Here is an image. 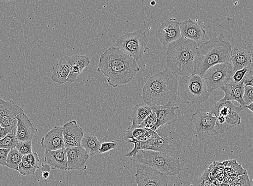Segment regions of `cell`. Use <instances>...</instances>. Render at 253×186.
<instances>
[{
  "label": "cell",
  "mask_w": 253,
  "mask_h": 186,
  "mask_svg": "<svg viewBox=\"0 0 253 186\" xmlns=\"http://www.w3.org/2000/svg\"><path fill=\"white\" fill-rule=\"evenodd\" d=\"M98 70L111 86L117 88L130 83L140 69L134 58L112 46L100 55Z\"/></svg>",
  "instance_id": "6da1fadb"
},
{
  "label": "cell",
  "mask_w": 253,
  "mask_h": 186,
  "mask_svg": "<svg viewBox=\"0 0 253 186\" xmlns=\"http://www.w3.org/2000/svg\"><path fill=\"white\" fill-rule=\"evenodd\" d=\"M209 34L210 39L198 48L193 74L203 76L213 66L231 61L232 45L224 40L225 35L221 33L217 37L215 32H211Z\"/></svg>",
  "instance_id": "7a4b0ae2"
},
{
  "label": "cell",
  "mask_w": 253,
  "mask_h": 186,
  "mask_svg": "<svg viewBox=\"0 0 253 186\" xmlns=\"http://www.w3.org/2000/svg\"><path fill=\"white\" fill-rule=\"evenodd\" d=\"M178 88L176 77L167 68L149 78L142 89V99L149 106L165 105L176 100Z\"/></svg>",
  "instance_id": "3957f363"
},
{
  "label": "cell",
  "mask_w": 253,
  "mask_h": 186,
  "mask_svg": "<svg viewBox=\"0 0 253 186\" xmlns=\"http://www.w3.org/2000/svg\"><path fill=\"white\" fill-rule=\"evenodd\" d=\"M198 48L196 42L183 37L172 42L166 52L167 69L182 77L193 75Z\"/></svg>",
  "instance_id": "277c9868"
},
{
  "label": "cell",
  "mask_w": 253,
  "mask_h": 186,
  "mask_svg": "<svg viewBox=\"0 0 253 186\" xmlns=\"http://www.w3.org/2000/svg\"><path fill=\"white\" fill-rule=\"evenodd\" d=\"M131 160L152 167L168 177L178 175L182 168L178 159L151 151H140Z\"/></svg>",
  "instance_id": "5b68a950"
},
{
  "label": "cell",
  "mask_w": 253,
  "mask_h": 186,
  "mask_svg": "<svg viewBox=\"0 0 253 186\" xmlns=\"http://www.w3.org/2000/svg\"><path fill=\"white\" fill-rule=\"evenodd\" d=\"M211 94L203 77L200 75L182 77L178 82V95L189 103H206Z\"/></svg>",
  "instance_id": "8992f818"
},
{
  "label": "cell",
  "mask_w": 253,
  "mask_h": 186,
  "mask_svg": "<svg viewBox=\"0 0 253 186\" xmlns=\"http://www.w3.org/2000/svg\"><path fill=\"white\" fill-rule=\"evenodd\" d=\"M148 43L146 32L140 29L120 35L114 43L113 47L122 50L137 62L148 50Z\"/></svg>",
  "instance_id": "52a82bcc"
},
{
  "label": "cell",
  "mask_w": 253,
  "mask_h": 186,
  "mask_svg": "<svg viewBox=\"0 0 253 186\" xmlns=\"http://www.w3.org/2000/svg\"><path fill=\"white\" fill-rule=\"evenodd\" d=\"M216 118L212 112L204 109L197 110L190 119L189 131L203 141L212 136L218 135L215 131Z\"/></svg>",
  "instance_id": "ba28073f"
},
{
  "label": "cell",
  "mask_w": 253,
  "mask_h": 186,
  "mask_svg": "<svg viewBox=\"0 0 253 186\" xmlns=\"http://www.w3.org/2000/svg\"><path fill=\"white\" fill-rule=\"evenodd\" d=\"M235 71L231 61L215 65L209 68L203 76L209 92L220 89L233 80Z\"/></svg>",
  "instance_id": "9c48e42d"
},
{
  "label": "cell",
  "mask_w": 253,
  "mask_h": 186,
  "mask_svg": "<svg viewBox=\"0 0 253 186\" xmlns=\"http://www.w3.org/2000/svg\"><path fill=\"white\" fill-rule=\"evenodd\" d=\"M135 180L137 186H168L169 177L152 167L136 165Z\"/></svg>",
  "instance_id": "30bf717a"
},
{
  "label": "cell",
  "mask_w": 253,
  "mask_h": 186,
  "mask_svg": "<svg viewBox=\"0 0 253 186\" xmlns=\"http://www.w3.org/2000/svg\"><path fill=\"white\" fill-rule=\"evenodd\" d=\"M156 37L161 44L166 46L181 38L180 23L174 18H170L163 23L156 31Z\"/></svg>",
  "instance_id": "8fae6325"
},
{
  "label": "cell",
  "mask_w": 253,
  "mask_h": 186,
  "mask_svg": "<svg viewBox=\"0 0 253 186\" xmlns=\"http://www.w3.org/2000/svg\"><path fill=\"white\" fill-rule=\"evenodd\" d=\"M22 108L11 101L0 98V126L5 128L17 124L16 118L24 113Z\"/></svg>",
  "instance_id": "7c38bea8"
},
{
  "label": "cell",
  "mask_w": 253,
  "mask_h": 186,
  "mask_svg": "<svg viewBox=\"0 0 253 186\" xmlns=\"http://www.w3.org/2000/svg\"><path fill=\"white\" fill-rule=\"evenodd\" d=\"M153 112L157 116L156 123L152 130L156 131L163 125L170 124L177 121L178 117L175 111L178 109V106L174 104V102H170L163 105L151 106Z\"/></svg>",
  "instance_id": "4fadbf2b"
},
{
  "label": "cell",
  "mask_w": 253,
  "mask_h": 186,
  "mask_svg": "<svg viewBox=\"0 0 253 186\" xmlns=\"http://www.w3.org/2000/svg\"><path fill=\"white\" fill-rule=\"evenodd\" d=\"M65 148L81 146L84 131L76 121H72L62 126Z\"/></svg>",
  "instance_id": "5bb4252c"
},
{
  "label": "cell",
  "mask_w": 253,
  "mask_h": 186,
  "mask_svg": "<svg viewBox=\"0 0 253 186\" xmlns=\"http://www.w3.org/2000/svg\"><path fill=\"white\" fill-rule=\"evenodd\" d=\"M160 137L153 141L152 145L146 151L160 152L170 155L174 151L173 137L171 132L166 128L156 131Z\"/></svg>",
  "instance_id": "9a60e30c"
},
{
  "label": "cell",
  "mask_w": 253,
  "mask_h": 186,
  "mask_svg": "<svg viewBox=\"0 0 253 186\" xmlns=\"http://www.w3.org/2000/svg\"><path fill=\"white\" fill-rule=\"evenodd\" d=\"M16 137L19 142L32 141L38 130L25 113L18 116Z\"/></svg>",
  "instance_id": "2e32d148"
},
{
  "label": "cell",
  "mask_w": 253,
  "mask_h": 186,
  "mask_svg": "<svg viewBox=\"0 0 253 186\" xmlns=\"http://www.w3.org/2000/svg\"><path fill=\"white\" fill-rule=\"evenodd\" d=\"M41 144L42 148L47 151H55L65 148L62 127H53L42 137Z\"/></svg>",
  "instance_id": "e0dca14e"
},
{
  "label": "cell",
  "mask_w": 253,
  "mask_h": 186,
  "mask_svg": "<svg viewBox=\"0 0 253 186\" xmlns=\"http://www.w3.org/2000/svg\"><path fill=\"white\" fill-rule=\"evenodd\" d=\"M245 87L244 80L239 83L232 81L220 88L225 93L224 97L222 99L225 101H236L240 104L243 110H246V105L243 99Z\"/></svg>",
  "instance_id": "ac0fdd59"
},
{
  "label": "cell",
  "mask_w": 253,
  "mask_h": 186,
  "mask_svg": "<svg viewBox=\"0 0 253 186\" xmlns=\"http://www.w3.org/2000/svg\"><path fill=\"white\" fill-rule=\"evenodd\" d=\"M68 157V171L80 169L89 158V155L82 146L66 149Z\"/></svg>",
  "instance_id": "d6986e66"
},
{
  "label": "cell",
  "mask_w": 253,
  "mask_h": 186,
  "mask_svg": "<svg viewBox=\"0 0 253 186\" xmlns=\"http://www.w3.org/2000/svg\"><path fill=\"white\" fill-rule=\"evenodd\" d=\"M181 37L198 43L206 37V31L198 24L189 19L180 23Z\"/></svg>",
  "instance_id": "ffe728a7"
},
{
  "label": "cell",
  "mask_w": 253,
  "mask_h": 186,
  "mask_svg": "<svg viewBox=\"0 0 253 186\" xmlns=\"http://www.w3.org/2000/svg\"><path fill=\"white\" fill-rule=\"evenodd\" d=\"M44 163L49 165L52 170L68 171V157L66 148L55 151H45Z\"/></svg>",
  "instance_id": "44dd1931"
},
{
  "label": "cell",
  "mask_w": 253,
  "mask_h": 186,
  "mask_svg": "<svg viewBox=\"0 0 253 186\" xmlns=\"http://www.w3.org/2000/svg\"><path fill=\"white\" fill-rule=\"evenodd\" d=\"M230 61L235 72L244 68L250 69L252 63V54L243 48L235 47L232 50Z\"/></svg>",
  "instance_id": "7402d4cb"
},
{
  "label": "cell",
  "mask_w": 253,
  "mask_h": 186,
  "mask_svg": "<svg viewBox=\"0 0 253 186\" xmlns=\"http://www.w3.org/2000/svg\"><path fill=\"white\" fill-rule=\"evenodd\" d=\"M70 69V57L66 56L62 58L54 65L51 80L59 85H63L67 82Z\"/></svg>",
  "instance_id": "603a6c76"
},
{
  "label": "cell",
  "mask_w": 253,
  "mask_h": 186,
  "mask_svg": "<svg viewBox=\"0 0 253 186\" xmlns=\"http://www.w3.org/2000/svg\"><path fill=\"white\" fill-rule=\"evenodd\" d=\"M70 57L71 64L70 73L67 82H74L84 69L89 66V59L84 56H73Z\"/></svg>",
  "instance_id": "cb8c5ba5"
},
{
  "label": "cell",
  "mask_w": 253,
  "mask_h": 186,
  "mask_svg": "<svg viewBox=\"0 0 253 186\" xmlns=\"http://www.w3.org/2000/svg\"><path fill=\"white\" fill-rule=\"evenodd\" d=\"M241 123V118L239 114L236 112H232L226 117L216 118L215 131L219 134L225 133Z\"/></svg>",
  "instance_id": "d4e9b609"
},
{
  "label": "cell",
  "mask_w": 253,
  "mask_h": 186,
  "mask_svg": "<svg viewBox=\"0 0 253 186\" xmlns=\"http://www.w3.org/2000/svg\"><path fill=\"white\" fill-rule=\"evenodd\" d=\"M243 111L242 107L235 105L231 101H225L221 99L211 108V112L214 114L216 118L226 117L232 112L239 114Z\"/></svg>",
  "instance_id": "484cf974"
},
{
  "label": "cell",
  "mask_w": 253,
  "mask_h": 186,
  "mask_svg": "<svg viewBox=\"0 0 253 186\" xmlns=\"http://www.w3.org/2000/svg\"><path fill=\"white\" fill-rule=\"evenodd\" d=\"M101 144L94 134L86 133L84 135L81 146L85 149L89 155L94 156L99 154Z\"/></svg>",
  "instance_id": "4316f807"
},
{
  "label": "cell",
  "mask_w": 253,
  "mask_h": 186,
  "mask_svg": "<svg viewBox=\"0 0 253 186\" xmlns=\"http://www.w3.org/2000/svg\"><path fill=\"white\" fill-rule=\"evenodd\" d=\"M152 112L151 106L146 103L137 104L131 113L132 123L140 125Z\"/></svg>",
  "instance_id": "83f0119b"
},
{
  "label": "cell",
  "mask_w": 253,
  "mask_h": 186,
  "mask_svg": "<svg viewBox=\"0 0 253 186\" xmlns=\"http://www.w3.org/2000/svg\"><path fill=\"white\" fill-rule=\"evenodd\" d=\"M225 168L224 173L226 177H238L244 175L247 171L242 165L239 164L237 159L225 161Z\"/></svg>",
  "instance_id": "f1b7e54d"
},
{
  "label": "cell",
  "mask_w": 253,
  "mask_h": 186,
  "mask_svg": "<svg viewBox=\"0 0 253 186\" xmlns=\"http://www.w3.org/2000/svg\"><path fill=\"white\" fill-rule=\"evenodd\" d=\"M23 157V155L16 148L10 149L7 156V167L17 171Z\"/></svg>",
  "instance_id": "f546056e"
},
{
  "label": "cell",
  "mask_w": 253,
  "mask_h": 186,
  "mask_svg": "<svg viewBox=\"0 0 253 186\" xmlns=\"http://www.w3.org/2000/svg\"><path fill=\"white\" fill-rule=\"evenodd\" d=\"M146 130L142 128L140 125H136L134 123L129 126L123 136L126 142L131 139H138L145 133Z\"/></svg>",
  "instance_id": "4dcf8cb0"
},
{
  "label": "cell",
  "mask_w": 253,
  "mask_h": 186,
  "mask_svg": "<svg viewBox=\"0 0 253 186\" xmlns=\"http://www.w3.org/2000/svg\"><path fill=\"white\" fill-rule=\"evenodd\" d=\"M208 168L209 171V178L211 181L212 182L216 176L220 173H224L225 168V161H215Z\"/></svg>",
  "instance_id": "1f68e13d"
},
{
  "label": "cell",
  "mask_w": 253,
  "mask_h": 186,
  "mask_svg": "<svg viewBox=\"0 0 253 186\" xmlns=\"http://www.w3.org/2000/svg\"><path fill=\"white\" fill-rule=\"evenodd\" d=\"M19 142L16 139L15 134H9L3 139L0 140V149L10 150L15 148Z\"/></svg>",
  "instance_id": "d6a6232c"
},
{
  "label": "cell",
  "mask_w": 253,
  "mask_h": 186,
  "mask_svg": "<svg viewBox=\"0 0 253 186\" xmlns=\"http://www.w3.org/2000/svg\"><path fill=\"white\" fill-rule=\"evenodd\" d=\"M209 176V171L207 168L200 177L193 180L190 186H213Z\"/></svg>",
  "instance_id": "836d02e7"
},
{
  "label": "cell",
  "mask_w": 253,
  "mask_h": 186,
  "mask_svg": "<svg viewBox=\"0 0 253 186\" xmlns=\"http://www.w3.org/2000/svg\"><path fill=\"white\" fill-rule=\"evenodd\" d=\"M36 170L37 169L30 164L26 159L23 158L17 171L22 176H28L34 175Z\"/></svg>",
  "instance_id": "e575fe53"
},
{
  "label": "cell",
  "mask_w": 253,
  "mask_h": 186,
  "mask_svg": "<svg viewBox=\"0 0 253 186\" xmlns=\"http://www.w3.org/2000/svg\"><path fill=\"white\" fill-rule=\"evenodd\" d=\"M157 116L156 113L153 112L150 115L141 123V127L146 130H152L157 123Z\"/></svg>",
  "instance_id": "d590c367"
},
{
  "label": "cell",
  "mask_w": 253,
  "mask_h": 186,
  "mask_svg": "<svg viewBox=\"0 0 253 186\" xmlns=\"http://www.w3.org/2000/svg\"><path fill=\"white\" fill-rule=\"evenodd\" d=\"M17 151L25 155L33 153L32 141L19 142L16 147Z\"/></svg>",
  "instance_id": "8d00e7d4"
},
{
  "label": "cell",
  "mask_w": 253,
  "mask_h": 186,
  "mask_svg": "<svg viewBox=\"0 0 253 186\" xmlns=\"http://www.w3.org/2000/svg\"><path fill=\"white\" fill-rule=\"evenodd\" d=\"M23 158L26 159L30 164L33 167L36 168V169H39V161L40 159L39 157L38 154L36 152H33L31 154L23 155Z\"/></svg>",
  "instance_id": "74e56055"
},
{
  "label": "cell",
  "mask_w": 253,
  "mask_h": 186,
  "mask_svg": "<svg viewBox=\"0 0 253 186\" xmlns=\"http://www.w3.org/2000/svg\"><path fill=\"white\" fill-rule=\"evenodd\" d=\"M119 145V143L113 141L111 142H107L102 143L99 151V154H102L112 151V150L116 149Z\"/></svg>",
  "instance_id": "f35d334b"
},
{
  "label": "cell",
  "mask_w": 253,
  "mask_h": 186,
  "mask_svg": "<svg viewBox=\"0 0 253 186\" xmlns=\"http://www.w3.org/2000/svg\"><path fill=\"white\" fill-rule=\"evenodd\" d=\"M243 99L246 106H248L253 103V87L245 86Z\"/></svg>",
  "instance_id": "ab89813d"
},
{
  "label": "cell",
  "mask_w": 253,
  "mask_h": 186,
  "mask_svg": "<svg viewBox=\"0 0 253 186\" xmlns=\"http://www.w3.org/2000/svg\"><path fill=\"white\" fill-rule=\"evenodd\" d=\"M17 124L8 128H3L0 126V140L3 139L6 136L10 133H16Z\"/></svg>",
  "instance_id": "60d3db41"
},
{
  "label": "cell",
  "mask_w": 253,
  "mask_h": 186,
  "mask_svg": "<svg viewBox=\"0 0 253 186\" xmlns=\"http://www.w3.org/2000/svg\"><path fill=\"white\" fill-rule=\"evenodd\" d=\"M250 71L249 68H244L239 70L236 72L233 76V80L234 82L239 83L244 80V78L248 72Z\"/></svg>",
  "instance_id": "b9f144b4"
},
{
  "label": "cell",
  "mask_w": 253,
  "mask_h": 186,
  "mask_svg": "<svg viewBox=\"0 0 253 186\" xmlns=\"http://www.w3.org/2000/svg\"><path fill=\"white\" fill-rule=\"evenodd\" d=\"M239 177V182L235 184L234 186H252L248 172L246 171L244 175Z\"/></svg>",
  "instance_id": "7bdbcfd3"
},
{
  "label": "cell",
  "mask_w": 253,
  "mask_h": 186,
  "mask_svg": "<svg viewBox=\"0 0 253 186\" xmlns=\"http://www.w3.org/2000/svg\"><path fill=\"white\" fill-rule=\"evenodd\" d=\"M9 152V149H0V165L7 166V159Z\"/></svg>",
  "instance_id": "ee69618b"
},
{
  "label": "cell",
  "mask_w": 253,
  "mask_h": 186,
  "mask_svg": "<svg viewBox=\"0 0 253 186\" xmlns=\"http://www.w3.org/2000/svg\"><path fill=\"white\" fill-rule=\"evenodd\" d=\"M243 80L245 86L253 87V71L250 70L245 75Z\"/></svg>",
  "instance_id": "f6af8a7d"
},
{
  "label": "cell",
  "mask_w": 253,
  "mask_h": 186,
  "mask_svg": "<svg viewBox=\"0 0 253 186\" xmlns=\"http://www.w3.org/2000/svg\"><path fill=\"white\" fill-rule=\"evenodd\" d=\"M41 170L42 172H50L51 168L49 165L44 163H42Z\"/></svg>",
  "instance_id": "bcb514c9"
},
{
  "label": "cell",
  "mask_w": 253,
  "mask_h": 186,
  "mask_svg": "<svg viewBox=\"0 0 253 186\" xmlns=\"http://www.w3.org/2000/svg\"><path fill=\"white\" fill-rule=\"evenodd\" d=\"M226 177V176L225 175V173H222L219 174V175L216 176L215 178L218 180V181L224 182L225 181Z\"/></svg>",
  "instance_id": "7dc6e473"
},
{
  "label": "cell",
  "mask_w": 253,
  "mask_h": 186,
  "mask_svg": "<svg viewBox=\"0 0 253 186\" xmlns=\"http://www.w3.org/2000/svg\"><path fill=\"white\" fill-rule=\"evenodd\" d=\"M50 177V172H42V177L43 178L44 181H46V180L49 178Z\"/></svg>",
  "instance_id": "c3c4849f"
},
{
  "label": "cell",
  "mask_w": 253,
  "mask_h": 186,
  "mask_svg": "<svg viewBox=\"0 0 253 186\" xmlns=\"http://www.w3.org/2000/svg\"><path fill=\"white\" fill-rule=\"evenodd\" d=\"M246 109H248L252 112V113H253V103L248 106H246Z\"/></svg>",
  "instance_id": "681fc988"
},
{
  "label": "cell",
  "mask_w": 253,
  "mask_h": 186,
  "mask_svg": "<svg viewBox=\"0 0 253 186\" xmlns=\"http://www.w3.org/2000/svg\"><path fill=\"white\" fill-rule=\"evenodd\" d=\"M156 4V1H152L151 2H150V5H151L152 6H155Z\"/></svg>",
  "instance_id": "f907efd6"
},
{
  "label": "cell",
  "mask_w": 253,
  "mask_h": 186,
  "mask_svg": "<svg viewBox=\"0 0 253 186\" xmlns=\"http://www.w3.org/2000/svg\"><path fill=\"white\" fill-rule=\"evenodd\" d=\"M234 185H233V184H228V185H224L222 186H234Z\"/></svg>",
  "instance_id": "816d5d0a"
},
{
  "label": "cell",
  "mask_w": 253,
  "mask_h": 186,
  "mask_svg": "<svg viewBox=\"0 0 253 186\" xmlns=\"http://www.w3.org/2000/svg\"><path fill=\"white\" fill-rule=\"evenodd\" d=\"M213 186H216L213 185Z\"/></svg>",
  "instance_id": "f5cc1de1"
}]
</instances>
